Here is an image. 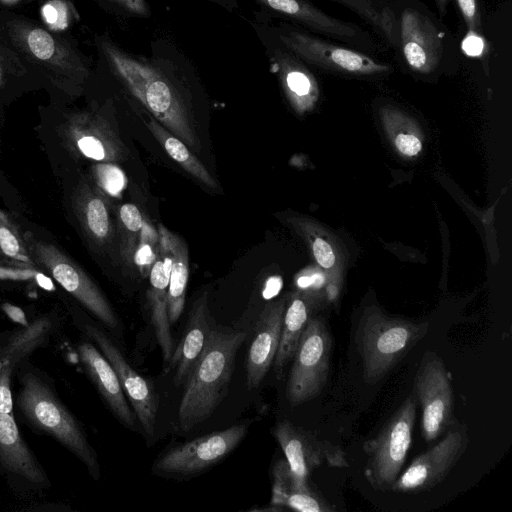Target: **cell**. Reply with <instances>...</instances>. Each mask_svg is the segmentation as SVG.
<instances>
[{"instance_id": "1", "label": "cell", "mask_w": 512, "mask_h": 512, "mask_svg": "<svg viewBox=\"0 0 512 512\" xmlns=\"http://www.w3.org/2000/svg\"><path fill=\"white\" fill-rule=\"evenodd\" d=\"M0 31L52 95L74 100L85 92L93 71L72 38L3 8Z\"/></svg>"}, {"instance_id": "2", "label": "cell", "mask_w": 512, "mask_h": 512, "mask_svg": "<svg viewBox=\"0 0 512 512\" xmlns=\"http://www.w3.org/2000/svg\"><path fill=\"white\" fill-rule=\"evenodd\" d=\"M389 46L399 66L415 78L433 81L459 68L458 42L421 0H383Z\"/></svg>"}, {"instance_id": "3", "label": "cell", "mask_w": 512, "mask_h": 512, "mask_svg": "<svg viewBox=\"0 0 512 512\" xmlns=\"http://www.w3.org/2000/svg\"><path fill=\"white\" fill-rule=\"evenodd\" d=\"M100 55L111 71L151 115L190 149H201L192 114L180 92L158 68L121 50L109 38L98 36Z\"/></svg>"}, {"instance_id": "4", "label": "cell", "mask_w": 512, "mask_h": 512, "mask_svg": "<svg viewBox=\"0 0 512 512\" xmlns=\"http://www.w3.org/2000/svg\"><path fill=\"white\" fill-rule=\"evenodd\" d=\"M245 332L213 329L209 342L196 363L178 410V426L183 432L209 418L227 394L238 349Z\"/></svg>"}, {"instance_id": "5", "label": "cell", "mask_w": 512, "mask_h": 512, "mask_svg": "<svg viewBox=\"0 0 512 512\" xmlns=\"http://www.w3.org/2000/svg\"><path fill=\"white\" fill-rule=\"evenodd\" d=\"M428 323L366 312L355 332V345L367 384L379 382L428 332Z\"/></svg>"}, {"instance_id": "6", "label": "cell", "mask_w": 512, "mask_h": 512, "mask_svg": "<svg viewBox=\"0 0 512 512\" xmlns=\"http://www.w3.org/2000/svg\"><path fill=\"white\" fill-rule=\"evenodd\" d=\"M277 41L310 67L328 73L359 78H377L393 72V66L376 56L309 32L299 26L282 24Z\"/></svg>"}, {"instance_id": "7", "label": "cell", "mask_w": 512, "mask_h": 512, "mask_svg": "<svg viewBox=\"0 0 512 512\" xmlns=\"http://www.w3.org/2000/svg\"><path fill=\"white\" fill-rule=\"evenodd\" d=\"M18 404L32 424L62 443L87 466L95 479L99 478L97 456L83 430L43 381L33 374L25 375Z\"/></svg>"}, {"instance_id": "8", "label": "cell", "mask_w": 512, "mask_h": 512, "mask_svg": "<svg viewBox=\"0 0 512 512\" xmlns=\"http://www.w3.org/2000/svg\"><path fill=\"white\" fill-rule=\"evenodd\" d=\"M416 398L409 395L379 433L363 444L364 476L377 491H389L405 463L416 418Z\"/></svg>"}, {"instance_id": "9", "label": "cell", "mask_w": 512, "mask_h": 512, "mask_svg": "<svg viewBox=\"0 0 512 512\" xmlns=\"http://www.w3.org/2000/svg\"><path fill=\"white\" fill-rule=\"evenodd\" d=\"M25 245L36 267L49 273L67 292L106 326L116 329L118 318L109 301L88 274L55 244L27 231Z\"/></svg>"}, {"instance_id": "10", "label": "cell", "mask_w": 512, "mask_h": 512, "mask_svg": "<svg viewBox=\"0 0 512 512\" xmlns=\"http://www.w3.org/2000/svg\"><path fill=\"white\" fill-rule=\"evenodd\" d=\"M332 337L321 319L311 318L298 342L289 373L286 397L294 407L318 396L324 388L331 359Z\"/></svg>"}, {"instance_id": "11", "label": "cell", "mask_w": 512, "mask_h": 512, "mask_svg": "<svg viewBox=\"0 0 512 512\" xmlns=\"http://www.w3.org/2000/svg\"><path fill=\"white\" fill-rule=\"evenodd\" d=\"M413 394L422 410L423 438L432 442L457 421L453 414L451 377L443 360L434 352L427 351L422 357L414 379Z\"/></svg>"}, {"instance_id": "12", "label": "cell", "mask_w": 512, "mask_h": 512, "mask_svg": "<svg viewBox=\"0 0 512 512\" xmlns=\"http://www.w3.org/2000/svg\"><path fill=\"white\" fill-rule=\"evenodd\" d=\"M248 422L235 424L175 446L155 460L157 475L189 477L199 474L225 458L247 434Z\"/></svg>"}, {"instance_id": "13", "label": "cell", "mask_w": 512, "mask_h": 512, "mask_svg": "<svg viewBox=\"0 0 512 512\" xmlns=\"http://www.w3.org/2000/svg\"><path fill=\"white\" fill-rule=\"evenodd\" d=\"M265 8L290 19L299 27L376 56L382 44L361 26L333 17L310 0H255Z\"/></svg>"}, {"instance_id": "14", "label": "cell", "mask_w": 512, "mask_h": 512, "mask_svg": "<svg viewBox=\"0 0 512 512\" xmlns=\"http://www.w3.org/2000/svg\"><path fill=\"white\" fill-rule=\"evenodd\" d=\"M59 128L64 146L73 156L102 163H117L126 158L124 143L99 112L66 113Z\"/></svg>"}, {"instance_id": "15", "label": "cell", "mask_w": 512, "mask_h": 512, "mask_svg": "<svg viewBox=\"0 0 512 512\" xmlns=\"http://www.w3.org/2000/svg\"><path fill=\"white\" fill-rule=\"evenodd\" d=\"M468 442L467 426L456 421L434 446L409 464L391 491L414 494L431 490L447 477L466 451Z\"/></svg>"}, {"instance_id": "16", "label": "cell", "mask_w": 512, "mask_h": 512, "mask_svg": "<svg viewBox=\"0 0 512 512\" xmlns=\"http://www.w3.org/2000/svg\"><path fill=\"white\" fill-rule=\"evenodd\" d=\"M272 433L280 445L292 472L305 480L322 464L331 467H347L344 451L327 440L319 439L314 433L305 430L289 420L275 424Z\"/></svg>"}, {"instance_id": "17", "label": "cell", "mask_w": 512, "mask_h": 512, "mask_svg": "<svg viewBox=\"0 0 512 512\" xmlns=\"http://www.w3.org/2000/svg\"><path fill=\"white\" fill-rule=\"evenodd\" d=\"M71 207L91 249L101 255L110 254L116 229L108 195L91 178L82 175L73 188Z\"/></svg>"}, {"instance_id": "18", "label": "cell", "mask_w": 512, "mask_h": 512, "mask_svg": "<svg viewBox=\"0 0 512 512\" xmlns=\"http://www.w3.org/2000/svg\"><path fill=\"white\" fill-rule=\"evenodd\" d=\"M90 338L112 365L126 398L145 433L152 436L158 415V397L149 382L143 378L125 359L111 339L97 327H86Z\"/></svg>"}, {"instance_id": "19", "label": "cell", "mask_w": 512, "mask_h": 512, "mask_svg": "<svg viewBox=\"0 0 512 512\" xmlns=\"http://www.w3.org/2000/svg\"><path fill=\"white\" fill-rule=\"evenodd\" d=\"M157 232L159 246L149 271L147 300L151 323L161 349L163 363L168 365L175 348L167 310L169 278L173 259L172 232L162 224L158 225Z\"/></svg>"}, {"instance_id": "20", "label": "cell", "mask_w": 512, "mask_h": 512, "mask_svg": "<svg viewBox=\"0 0 512 512\" xmlns=\"http://www.w3.org/2000/svg\"><path fill=\"white\" fill-rule=\"evenodd\" d=\"M285 306L284 299L266 304L256 322L254 338L246 361L248 389L258 387L273 365L280 341Z\"/></svg>"}, {"instance_id": "21", "label": "cell", "mask_w": 512, "mask_h": 512, "mask_svg": "<svg viewBox=\"0 0 512 512\" xmlns=\"http://www.w3.org/2000/svg\"><path fill=\"white\" fill-rule=\"evenodd\" d=\"M213 329L207 293H204L194 301L183 336L180 343L175 345L168 364L175 369L177 385L186 384L209 342Z\"/></svg>"}, {"instance_id": "22", "label": "cell", "mask_w": 512, "mask_h": 512, "mask_svg": "<svg viewBox=\"0 0 512 512\" xmlns=\"http://www.w3.org/2000/svg\"><path fill=\"white\" fill-rule=\"evenodd\" d=\"M81 363L114 416L127 428H136V415L130 408L112 365L91 343L78 347Z\"/></svg>"}, {"instance_id": "23", "label": "cell", "mask_w": 512, "mask_h": 512, "mask_svg": "<svg viewBox=\"0 0 512 512\" xmlns=\"http://www.w3.org/2000/svg\"><path fill=\"white\" fill-rule=\"evenodd\" d=\"M273 72L297 110L310 108L317 99L318 84L310 66L282 45L270 53Z\"/></svg>"}, {"instance_id": "24", "label": "cell", "mask_w": 512, "mask_h": 512, "mask_svg": "<svg viewBox=\"0 0 512 512\" xmlns=\"http://www.w3.org/2000/svg\"><path fill=\"white\" fill-rule=\"evenodd\" d=\"M270 505L300 512H329L334 508L308 481L296 476L285 459H279L272 470Z\"/></svg>"}, {"instance_id": "25", "label": "cell", "mask_w": 512, "mask_h": 512, "mask_svg": "<svg viewBox=\"0 0 512 512\" xmlns=\"http://www.w3.org/2000/svg\"><path fill=\"white\" fill-rule=\"evenodd\" d=\"M0 462L8 471L36 484L47 477L20 435L12 413H0Z\"/></svg>"}, {"instance_id": "26", "label": "cell", "mask_w": 512, "mask_h": 512, "mask_svg": "<svg viewBox=\"0 0 512 512\" xmlns=\"http://www.w3.org/2000/svg\"><path fill=\"white\" fill-rule=\"evenodd\" d=\"M311 307L302 297H293L285 306L280 341L273 368L280 377L284 367L293 359L300 337L311 319Z\"/></svg>"}, {"instance_id": "27", "label": "cell", "mask_w": 512, "mask_h": 512, "mask_svg": "<svg viewBox=\"0 0 512 512\" xmlns=\"http://www.w3.org/2000/svg\"><path fill=\"white\" fill-rule=\"evenodd\" d=\"M38 87L42 86L36 74L0 31V102Z\"/></svg>"}, {"instance_id": "28", "label": "cell", "mask_w": 512, "mask_h": 512, "mask_svg": "<svg viewBox=\"0 0 512 512\" xmlns=\"http://www.w3.org/2000/svg\"><path fill=\"white\" fill-rule=\"evenodd\" d=\"M146 126L167 154L186 172L208 188H218L216 180L209 173L205 165L181 139L154 118H150L146 122Z\"/></svg>"}, {"instance_id": "29", "label": "cell", "mask_w": 512, "mask_h": 512, "mask_svg": "<svg viewBox=\"0 0 512 512\" xmlns=\"http://www.w3.org/2000/svg\"><path fill=\"white\" fill-rule=\"evenodd\" d=\"M173 259L170 270L167 310L170 324L178 321L183 313L189 278V252L185 241L177 234H171Z\"/></svg>"}, {"instance_id": "30", "label": "cell", "mask_w": 512, "mask_h": 512, "mask_svg": "<svg viewBox=\"0 0 512 512\" xmlns=\"http://www.w3.org/2000/svg\"><path fill=\"white\" fill-rule=\"evenodd\" d=\"M144 219L139 208L132 203L121 205L116 214V240L120 260L126 268L134 265Z\"/></svg>"}, {"instance_id": "31", "label": "cell", "mask_w": 512, "mask_h": 512, "mask_svg": "<svg viewBox=\"0 0 512 512\" xmlns=\"http://www.w3.org/2000/svg\"><path fill=\"white\" fill-rule=\"evenodd\" d=\"M0 252L13 264L32 268L36 267L19 229L0 209Z\"/></svg>"}, {"instance_id": "32", "label": "cell", "mask_w": 512, "mask_h": 512, "mask_svg": "<svg viewBox=\"0 0 512 512\" xmlns=\"http://www.w3.org/2000/svg\"><path fill=\"white\" fill-rule=\"evenodd\" d=\"M356 13L387 44L388 31L382 11L383 0H329Z\"/></svg>"}, {"instance_id": "33", "label": "cell", "mask_w": 512, "mask_h": 512, "mask_svg": "<svg viewBox=\"0 0 512 512\" xmlns=\"http://www.w3.org/2000/svg\"><path fill=\"white\" fill-rule=\"evenodd\" d=\"M438 17L442 20L451 0H433ZM468 32L483 35V14L481 0H453Z\"/></svg>"}, {"instance_id": "34", "label": "cell", "mask_w": 512, "mask_h": 512, "mask_svg": "<svg viewBox=\"0 0 512 512\" xmlns=\"http://www.w3.org/2000/svg\"><path fill=\"white\" fill-rule=\"evenodd\" d=\"M92 180L107 195H118L125 184L122 171L114 163L96 164L92 167Z\"/></svg>"}, {"instance_id": "35", "label": "cell", "mask_w": 512, "mask_h": 512, "mask_svg": "<svg viewBox=\"0 0 512 512\" xmlns=\"http://www.w3.org/2000/svg\"><path fill=\"white\" fill-rule=\"evenodd\" d=\"M46 329L47 323L44 321L41 320L35 322L33 327H28L27 330L20 333L10 342L5 353L8 356H13L31 350L35 345H37Z\"/></svg>"}, {"instance_id": "36", "label": "cell", "mask_w": 512, "mask_h": 512, "mask_svg": "<svg viewBox=\"0 0 512 512\" xmlns=\"http://www.w3.org/2000/svg\"><path fill=\"white\" fill-rule=\"evenodd\" d=\"M10 370L9 366L0 369V413H12Z\"/></svg>"}, {"instance_id": "37", "label": "cell", "mask_w": 512, "mask_h": 512, "mask_svg": "<svg viewBox=\"0 0 512 512\" xmlns=\"http://www.w3.org/2000/svg\"><path fill=\"white\" fill-rule=\"evenodd\" d=\"M313 253L317 262L323 268H330L335 262V256L331 246L321 238H316L313 242Z\"/></svg>"}, {"instance_id": "38", "label": "cell", "mask_w": 512, "mask_h": 512, "mask_svg": "<svg viewBox=\"0 0 512 512\" xmlns=\"http://www.w3.org/2000/svg\"><path fill=\"white\" fill-rule=\"evenodd\" d=\"M396 147L403 154L414 156L421 150V142L413 135L399 134L396 138Z\"/></svg>"}, {"instance_id": "39", "label": "cell", "mask_w": 512, "mask_h": 512, "mask_svg": "<svg viewBox=\"0 0 512 512\" xmlns=\"http://www.w3.org/2000/svg\"><path fill=\"white\" fill-rule=\"evenodd\" d=\"M122 9L132 15L139 17H149L151 14L149 5L145 0H112Z\"/></svg>"}, {"instance_id": "40", "label": "cell", "mask_w": 512, "mask_h": 512, "mask_svg": "<svg viewBox=\"0 0 512 512\" xmlns=\"http://www.w3.org/2000/svg\"><path fill=\"white\" fill-rule=\"evenodd\" d=\"M483 42V35L468 32L463 43V49L469 55L478 56L482 48H484Z\"/></svg>"}, {"instance_id": "41", "label": "cell", "mask_w": 512, "mask_h": 512, "mask_svg": "<svg viewBox=\"0 0 512 512\" xmlns=\"http://www.w3.org/2000/svg\"><path fill=\"white\" fill-rule=\"evenodd\" d=\"M2 308H3V311L5 312V314L11 320H13L14 322H17L23 326L28 327L27 318L25 316L24 311L21 308L15 306V305H12L10 303L3 304Z\"/></svg>"}, {"instance_id": "42", "label": "cell", "mask_w": 512, "mask_h": 512, "mask_svg": "<svg viewBox=\"0 0 512 512\" xmlns=\"http://www.w3.org/2000/svg\"><path fill=\"white\" fill-rule=\"evenodd\" d=\"M1 1L4 2V3H14L17 0H1ZM37 1H39L41 3H45V4L59 2V3L65 4L70 9L75 10V7H74V4H73L72 0H37Z\"/></svg>"}, {"instance_id": "43", "label": "cell", "mask_w": 512, "mask_h": 512, "mask_svg": "<svg viewBox=\"0 0 512 512\" xmlns=\"http://www.w3.org/2000/svg\"><path fill=\"white\" fill-rule=\"evenodd\" d=\"M210 2L216 3L218 5L223 6L226 9L233 10L237 8V3L234 0H208Z\"/></svg>"}, {"instance_id": "44", "label": "cell", "mask_w": 512, "mask_h": 512, "mask_svg": "<svg viewBox=\"0 0 512 512\" xmlns=\"http://www.w3.org/2000/svg\"><path fill=\"white\" fill-rule=\"evenodd\" d=\"M324 283V277L322 274H314L312 275V286L318 288L321 287Z\"/></svg>"}]
</instances>
